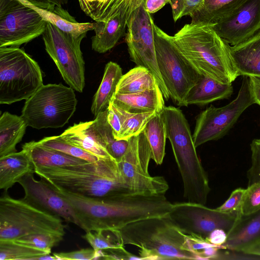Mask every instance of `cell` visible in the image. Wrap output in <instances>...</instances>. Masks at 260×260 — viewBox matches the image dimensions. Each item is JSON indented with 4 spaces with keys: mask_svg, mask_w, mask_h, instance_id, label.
I'll use <instances>...</instances> for the list:
<instances>
[{
    "mask_svg": "<svg viewBox=\"0 0 260 260\" xmlns=\"http://www.w3.org/2000/svg\"><path fill=\"white\" fill-rule=\"evenodd\" d=\"M241 211L224 212L188 202L173 204L169 215L185 235L206 239L214 230L230 232Z\"/></svg>",
    "mask_w": 260,
    "mask_h": 260,
    "instance_id": "cell-14",
    "label": "cell"
},
{
    "mask_svg": "<svg viewBox=\"0 0 260 260\" xmlns=\"http://www.w3.org/2000/svg\"><path fill=\"white\" fill-rule=\"evenodd\" d=\"M158 69L170 98L179 106L200 79V74L182 55L173 44L171 36L153 24Z\"/></svg>",
    "mask_w": 260,
    "mask_h": 260,
    "instance_id": "cell-8",
    "label": "cell"
},
{
    "mask_svg": "<svg viewBox=\"0 0 260 260\" xmlns=\"http://www.w3.org/2000/svg\"><path fill=\"white\" fill-rule=\"evenodd\" d=\"M46 254L50 253L14 240H0V260H32Z\"/></svg>",
    "mask_w": 260,
    "mask_h": 260,
    "instance_id": "cell-32",
    "label": "cell"
},
{
    "mask_svg": "<svg viewBox=\"0 0 260 260\" xmlns=\"http://www.w3.org/2000/svg\"><path fill=\"white\" fill-rule=\"evenodd\" d=\"M32 260H57V258L53 255H51L50 254H44L36 257H34Z\"/></svg>",
    "mask_w": 260,
    "mask_h": 260,
    "instance_id": "cell-46",
    "label": "cell"
},
{
    "mask_svg": "<svg viewBox=\"0 0 260 260\" xmlns=\"http://www.w3.org/2000/svg\"><path fill=\"white\" fill-rule=\"evenodd\" d=\"M212 25L231 46L247 41L260 30V0H248L237 12Z\"/></svg>",
    "mask_w": 260,
    "mask_h": 260,
    "instance_id": "cell-16",
    "label": "cell"
},
{
    "mask_svg": "<svg viewBox=\"0 0 260 260\" xmlns=\"http://www.w3.org/2000/svg\"><path fill=\"white\" fill-rule=\"evenodd\" d=\"M53 187L72 206L77 225L86 232L117 230L139 220L166 215L170 212L173 204L165 194L131 193L95 199Z\"/></svg>",
    "mask_w": 260,
    "mask_h": 260,
    "instance_id": "cell-1",
    "label": "cell"
},
{
    "mask_svg": "<svg viewBox=\"0 0 260 260\" xmlns=\"http://www.w3.org/2000/svg\"><path fill=\"white\" fill-rule=\"evenodd\" d=\"M24 4L34 9L46 21L61 30L78 37L93 30V23H79L62 7L56 8L54 11H49L37 7L27 0H19Z\"/></svg>",
    "mask_w": 260,
    "mask_h": 260,
    "instance_id": "cell-26",
    "label": "cell"
},
{
    "mask_svg": "<svg viewBox=\"0 0 260 260\" xmlns=\"http://www.w3.org/2000/svg\"><path fill=\"white\" fill-rule=\"evenodd\" d=\"M124 0H78L81 10L95 21H107L118 10Z\"/></svg>",
    "mask_w": 260,
    "mask_h": 260,
    "instance_id": "cell-31",
    "label": "cell"
},
{
    "mask_svg": "<svg viewBox=\"0 0 260 260\" xmlns=\"http://www.w3.org/2000/svg\"><path fill=\"white\" fill-rule=\"evenodd\" d=\"M77 105L73 88L61 83L43 84L26 100L21 116L34 128H59L69 122Z\"/></svg>",
    "mask_w": 260,
    "mask_h": 260,
    "instance_id": "cell-7",
    "label": "cell"
},
{
    "mask_svg": "<svg viewBox=\"0 0 260 260\" xmlns=\"http://www.w3.org/2000/svg\"><path fill=\"white\" fill-rule=\"evenodd\" d=\"M86 33L76 37L47 23L42 37L45 49L64 81L79 92L85 86V62L80 45Z\"/></svg>",
    "mask_w": 260,
    "mask_h": 260,
    "instance_id": "cell-11",
    "label": "cell"
},
{
    "mask_svg": "<svg viewBox=\"0 0 260 260\" xmlns=\"http://www.w3.org/2000/svg\"><path fill=\"white\" fill-rule=\"evenodd\" d=\"M229 47L240 76L260 77V30L247 41Z\"/></svg>",
    "mask_w": 260,
    "mask_h": 260,
    "instance_id": "cell-19",
    "label": "cell"
},
{
    "mask_svg": "<svg viewBox=\"0 0 260 260\" xmlns=\"http://www.w3.org/2000/svg\"><path fill=\"white\" fill-rule=\"evenodd\" d=\"M172 41L188 62L201 75L223 84H231L239 76L229 44L211 24L201 22L185 24Z\"/></svg>",
    "mask_w": 260,
    "mask_h": 260,
    "instance_id": "cell-3",
    "label": "cell"
},
{
    "mask_svg": "<svg viewBox=\"0 0 260 260\" xmlns=\"http://www.w3.org/2000/svg\"><path fill=\"white\" fill-rule=\"evenodd\" d=\"M27 126L21 116L4 112L0 117V157L16 152Z\"/></svg>",
    "mask_w": 260,
    "mask_h": 260,
    "instance_id": "cell-25",
    "label": "cell"
},
{
    "mask_svg": "<svg viewBox=\"0 0 260 260\" xmlns=\"http://www.w3.org/2000/svg\"><path fill=\"white\" fill-rule=\"evenodd\" d=\"M34 6L43 9L54 11L56 8L62 7L69 0H27Z\"/></svg>",
    "mask_w": 260,
    "mask_h": 260,
    "instance_id": "cell-42",
    "label": "cell"
},
{
    "mask_svg": "<svg viewBox=\"0 0 260 260\" xmlns=\"http://www.w3.org/2000/svg\"><path fill=\"white\" fill-rule=\"evenodd\" d=\"M157 87L159 86L154 75L146 68L137 66L122 75L115 93H135Z\"/></svg>",
    "mask_w": 260,
    "mask_h": 260,
    "instance_id": "cell-28",
    "label": "cell"
},
{
    "mask_svg": "<svg viewBox=\"0 0 260 260\" xmlns=\"http://www.w3.org/2000/svg\"><path fill=\"white\" fill-rule=\"evenodd\" d=\"M47 22L19 0H0V47H18L42 35Z\"/></svg>",
    "mask_w": 260,
    "mask_h": 260,
    "instance_id": "cell-13",
    "label": "cell"
},
{
    "mask_svg": "<svg viewBox=\"0 0 260 260\" xmlns=\"http://www.w3.org/2000/svg\"><path fill=\"white\" fill-rule=\"evenodd\" d=\"M122 75V69L117 63L109 61L106 64L103 79L94 94L91 107L95 117L107 109Z\"/></svg>",
    "mask_w": 260,
    "mask_h": 260,
    "instance_id": "cell-24",
    "label": "cell"
},
{
    "mask_svg": "<svg viewBox=\"0 0 260 260\" xmlns=\"http://www.w3.org/2000/svg\"><path fill=\"white\" fill-rule=\"evenodd\" d=\"M5 192L0 198V240H15L37 233L64 236L65 225L61 217Z\"/></svg>",
    "mask_w": 260,
    "mask_h": 260,
    "instance_id": "cell-5",
    "label": "cell"
},
{
    "mask_svg": "<svg viewBox=\"0 0 260 260\" xmlns=\"http://www.w3.org/2000/svg\"><path fill=\"white\" fill-rule=\"evenodd\" d=\"M255 104L260 106V77H249Z\"/></svg>",
    "mask_w": 260,
    "mask_h": 260,
    "instance_id": "cell-45",
    "label": "cell"
},
{
    "mask_svg": "<svg viewBox=\"0 0 260 260\" xmlns=\"http://www.w3.org/2000/svg\"><path fill=\"white\" fill-rule=\"evenodd\" d=\"M60 136L68 143L99 158L112 157L101 142L93 126L92 121L75 123Z\"/></svg>",
    "mask_w": 260,
    "mask_h": 260,
    "instance_id": "cell-20",
    "label": "cell"
},
{
    "mask_svg": "<svg viewBox=\"0 0 260 260\" xmlns=\"http://www.w3.org/2000/svg\"><path fill=\"white\" fill-rule=\"evenodd\" d=\"M113 231L121 245L139 247L142 259H197L189 248L186 235L169 214L139 220Z\"/></svg>",
    "mask_w": 260,
    "mask_h": 260,
    "instance_id": "cell-4",
    "label": "cell"
},
{
    "mask_svg": "<svg viewBox=\"0 0 260 260\" xmlns=\"http://www.w3.org/2000/svg\"><path fill=\"white\" fill-rule=\"evenodd\" d=\"M260 210V182L247 186L241 213L248 214Z\"/></svg>",
    "mask_w": 260,
    "mask_h": 260,
    "instance_id": "cell-38",
    "label": "cell"
},
{
    "mask_svg": "<svg viewBox=\"0 0 260 260\" xmlns=\"http://www.w3.org/2000/svg\"><path fill=\"white\" fill-rule=\"evenodd\" d=\"M245 254L260 256V244L248 250Z\"/></svg>",
    "mask_w": 260,
    "mask_h": 260,
    "instance_id": "cell-47",
    "label": "cell"
},
{
    "mask_svg": "<svg viewBox=\"0 0 260 260\" xmlns=\"http://www.w3.org/2000/svg\"><path fill=\"white\" fill-rule=\"evenodd\" d=\"M34 173V171L28 173L17 182L24 192L22 199L77 225L76 215L70 204L49 182L43 178L39 180L36 179Z\"/></svg>",
    "mask_w": 260,
    "mask_h": 260,
    "instance_id": "cell-15",
    "label": "cell"
},
{
    "mask_svg": "<svg viewBox=\"0 0 260 260\" xmlns=\"http://www.w3.org/2000/svg\"><path fill=\"white\" fill-rule=\"evenodd\" d=\"M254 104L250 78L243 76L240 88L233 101L219 108L211 105L198 115L192 135L196 147L224 137L244 111Z\"/></svg>",
    "mask_w": 260,
    "mask_h": 260,
    "instance_id": "cell-10",
    "label": "cell"
},
{
    "mask_svg": "<svg viewBox=\"0 0 260 260\" xmlns=\"http://www.w3.org/2000/svg\"><path fill=\"white\" fill-rule=\"evenodd\" d=\"M246 191V189L242 188H238L234 190L228 199L216 209L224 212L241 211Z\"/></svg>",
    "mask_w": 260,
    "mask_h": 260,
    "instance_id": "cell-40",
    "label": "cell"
},
{
    "mask_svg": "<svg viewBox=\"0 0 260 260\" xmlns=\"http://www.w3.org/2000/svg\"><path fill=\"white\" fill-rule=\"evenodd\" d=\"M157 113H130L125 111L124 121L117 140H128L142 132L147 122Z\"/></svg>",
    "mask_w": 260,
    "mask_h": 260,
    "instance_id": "cell-33",
    "label": "cell"
},
{
    "mask_svg": "<svg viewBox=\"0 0 260 260\" xmlns=\"http://www.w3.org/2000/svg\"><path fill=\"white\" fill-rule=\"evenodd\" d=\"M248 1L205 0L203 8L191 17V22L215 24L237 12Z\"/></svg>",
    "mask_w": 260,
    "mask_h": 260,
    "instance_id": "cell-27",
    "label": "cell"
},
{
    "mask_svg": "<svg viewBox=\"0 0 260 260\" xmlns=\"http://www.w3.org/2000/svg\"><path fill=\"white\" fill-rule=\"evenodd\" d=\"M22 148L27 153L34 169L36 167H63L87 161L45 146L39 141L25 143Z\"/></svg>",
    "mask_w": 260,
    "mask_h": 260,
    "instance_id": "cell-22",
    "label": "cell"
},
{
    "mask_svg": "<svg viewBox=\"0 0 260 260\" xmlns=\"http://www.w3.org/2000/svg\"><path fill=\"white\" fill-rule=\"evenodd\" d=\"M34 173L53 186L85 197L105 199L134 193L114 158L59 167H36Z\"/></svg>",
    "mask_w": 260,
    "mask_h": 260,
    "instance_id": "cell-2",
    "label": "cell"
},
{
    "mask_svg": "<svg viewBox=\"0 0 260 260\" xmlns=\"http://www.w3.org/2000/svg\"><path fill=\"white\" fill-rule=\"evenodd\" d=\"M260 244V210L248 214H241L227 234L222 245L224 249L245 253Z\"/></svg>",
    "mask_w": 260,
    "mask_h": 260,
    "instance_id": "cell-17",
    "label": "cell"
},
{
    "mask_svg": "<svg viewBox=\"0 0 260 260\" xmlns=\"http://www.w3.org/2000/svg\"><path fill=\"white\" fill-rule=\"evenodd\" d=\"M144 2L134 12L127 23L125 40L132 61L144 67L155 77L165 99L170 98L160 74L156 56L153 18L144 7Z\"/></svg>",
    "mask_w": 260,
    "mask_h": 260,
    "instance_id": "cell-12",
    "label": "cell"
},
{
    "mask_svg": "<svg viewBox=\"0 0 260 260\" xmlns=\"http://www.w3.org/2000/svg\"><path fill=\"white\" fill-rule=\"evenodd\" d=\"M57 260H92L94 259L95 250L93 248H83L78 250L54 253Z\"/></svg>",
    "mask_w": 260,
    "mask_h": 260,
    "instance_id": "cell-41",
    "label": "cell"
},
{
    "mask_svg": "<svg viewBox=\"0 0 260 260\" xmlns=\"http://www.w3.org/2000/svg\"><path fill=\"white\" fill-rule=\"evenodd\" d=\"M205 0H171L170 5L173 20L176 22L181 18H190L203 8Z\"/></svg>",
    "mask_w": 260,
    "mask_h": 260,
    "instance_id": "cell-37",
    "label": "cell"
},
{
    "mask_svg": "<svg viewBox=\"0 0 260 260\" xmlns=\"http://www.w3.org/2000/svg\"><path fill=\"white\" fill-rule=\"evenodd\" d=\"M82 237L95 250L118 249L124 247L119 242L113 230H100L87 232Z\"/></svg>",
    "mask_w": 260,
    "mask_h": 260,
    "instance_id": "cell-35",
    "label": "cell"
},
{
    "mask_svg": "<svg viewBox=\"0 0 260 260\" xmlns=\"http://www.w3.org/2000/svg\"><path fill=\"white\" fill-rule=\"evenodd\" d=\"M226 238L227 233L222 229H217L209 234L206 240L212 244L222 246L225 242Z\"/></svg>",
    "mask_w": 260,
    "mask_h": 260,
    "instance_id": "cell-43",
    "label": "cell"
},
{
    "mask_svg": "<svg viewBox=\"0 0 260 260\" xmlns=\"http://www.w3.org/2000/svg\"><path fill=\"white\" fill-rule=\"evenodd\" d=\"M151 159V148L143 131L128 139L127 148L117 162L123 179L134 193L165 194L169 188L164 177L150 175Z\"/></svg>",
    "mask_w": 260,
    "mask_h": 260,
    "instance_id": "cell-9",
    "label": "cell"
},
{
    "mask_svg": "<svg viewBox=\"0 0 260 260\" xmlns=\"http://www.w3.org/2000/svg\"><path fill=\"white\" fill-rule=\"evenodd\" d=\"M34 171V167L26 152L22 149L0 157V189L5 191L28 173Z\"/></svg>",
    "mask_w": 260,
    "mask_h": 260,
    "instance_id": "cell-23",
    "label": "cell"
},
{
    "mask_svg": "<svg viewBox=\"0 0 260 260\" xmlns=\"http://www.w3.org/2000/svg\"><path fill=\"white\" fill-rule=\"evenodd\" d=\"M111 102L130 113L149 112L161 113L165 106L164 97L159 87L132 94L115 93Z\"/></svg>",
    "mask_w": 260,
    "mask_h": 260,
    "instance_id": "cell-18",
    "label": "cell"
},
{
    "mask_svg": "<svg viewBox=\"0 0 260 260\" xmlns=\"http://www.w3.org/2000/svg\"><path fill=\"white\" fill-rule=\"evenodd\" d=\"M39 142L45 146L87 161H95L100 159L82 149L68 143L62 139L60 135L45 137Z\"/></svg>",
    "mask_w": 260,
    "mask_h": 260,
    "instance_id": "cell-34",
    "label": "cell"
},
{
    "mask_svg": "<svg viewBox=\"0 0 260 260\" xmlns=\"http://www.w3.org/2000/svg\"><path fill=\"white\" fill-rule=\"evenodd\" d=\"M233 92L232 84H223L201 75L196 84L187 93L184 106H204L211 102L229 99Z\"/></svg>",
    "mask_w": 260,
    "mask_h": 260,
    "instance_id": "cell-21",
    "label": "cell"
},
{
    "mask_svg": "<svg viewBox=\"0 0 260 260\" xmlns=\"http://www.w3.org/2000/svg\"><path fill=\"white\" fill-rule=\"evenodd\" d=\"M143 132L150 145L151 159L161 165L165 155L166 127L162 113H157L146 124Z\"/></svg>",
    "mask_w": 260,
    "mask_h": 260,
    "instance_id": "cell-30",
    "label": "cell"
},
{
    "mask_svg": "<svg viewBox=\"0 0 260 260\" xmlns=\"http://www.w3.org/2000/svg\"><path fill=\"white\" fill-rule=\"evenodd\" d=\"M63 237L51 233H37L24 236L14 241L50 253L51 249L57 245L63 239Z\"/></svg>",
    "mask_w": 260,
    "mask_h": 260,
    "instance_id": "cell-36",
    "label": "cell"
},
{
    "mask_svg": "<svg viewBox=\"0 0 260 260\" xmlns=\"http://www.w3.org/2000/svg\"><path fill=\"white\" fill-rule=\"evenodd\" d=\"M93 126L104 148L117 161L125 152L128 140L115 139L112 128L107 118V110L99 113L92 120Z\"/></svg>",
    "mask_w": 260,
    "mask_h": 260,
    "instance_id": "cell-29",
    "label": "cell"
},
{
    "mask_svg": "<svg viewBox=\"0 0 260 260\" xmlns=\"http://www.w3.org/2000/svg\"><path fill=\"white\" fill-rule=\"evenodd\" d=\"M43 84L38 63L18 47H0V104L26 100Z\"/></svg>",
    "mask_w": 260,
    "mask_h": 260,
    "instance_id": "cell-6",
    "label": "cell"
},
{
    "mask_svg": "<svg viewBox=\"0 0 260 260\" xmlns=\"http://www.w3.org/2000/svg\"><path fill=\"white\" fill-rule=\"evenodd\" d=\"M250 149L251 165L247 173L248 186L260 182V139L252 141Z\"/></svg>",
    "mask_w": 260,
    "mask_h": 260,
    "instance_id": "cell-39",
    "label": "cell"
},
{
    "mask_svg": "<svg viewBox=\"0 0 260 260\" xmlns=\"http://www.w3.org/2000/svg\"><path fill=\"white\" fill-rule=\"evenodd\" d=\"M171 0H145L144 7L146 11L149 14H153L161 8L166 4L169 3Z\"/></svg>",
    "mask_w": 260,
    "mask_h": 260,
    "instance_id": "cell-44",
    "label": "cell"
}]
</instances>
